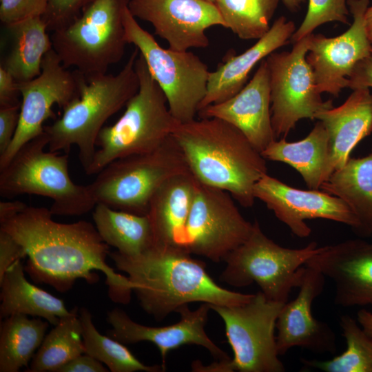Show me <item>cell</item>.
Segmentation results:
<instances>
[{
  "label": "cell",
  "instance_id": "cell-38",
  "mask_svg": "<svg viewBox=\"0 0 372 372\" xmlns=\"http://www.w3.org/2000/svg\"><path fill=\"white\" fill-rule=\"evenodd\" d=\"M25 256L23 247L10 234L0 229V280L14 262Z\"/></svg>",
  "mask_w": 372,
  "mask_h": 372
},
{
  "label": "cell",
  "instance_id": "cell-20",
  "mask_svg": "<svg viewBox=\"0 0 372 372\" xmlns=\"http://www.w3.org/2000/svg\"><path fill=\"white\" fill-rule=\"evenodd\" d=\"M305 266L332 281L336 305H372V242L351 239L322 247Z\"/></svg>",
  "mask_w": 372,
  "mask_h": 372
},
{
  "label": "cell",
  "instance_id": "cell-37",
  "mask_svg": "<svg viewBox=\"0 0 372 372\" xmlns=\"http://www.w3.org/2000/svg\"><path fill=\"white\" fill-rule=\"evenodd\" d=\"M48 0H0V20L8 25L23 19L42 17Z\"/></svg>",
  "mask_w": 372,
  "mask_h": 372
},
{
  "label": "cell",
  "instance_id": "cell-31",
  "mask_svg": "<svg viewBox=\"0 0 372 372\" xmlns=\"http://www.w3.org/2000/svg\"><path fill=\"white\" fill-rule=\"evenodd\" d=\"M85 353L82 324L76 307L60 318L31 360L28 372H56L61 366Z\"/></svg>",
  "mask_w": 372,
  "mask_h": 372
},
{
  "label": "cell",
  "instance_id": "cell-44",
  "mask_svg": "<svg viewBox=\"0 0 372 372\" xmlns=\"http://www.w3.org/2000/svg\"><path fill=\"white\" fill-rule=\"evenodd\" d=\"M357 321L363 330L372 338V313L362 309L357 313Z\"/></svg>",
  "mask_w": 372,
  "mask_h": 372
},
{
  "label": "cell",
  "instance_id": "cell-4",
  "mask_svg": "<svg viewBox=\"0 0 372 372\" xmlns=\"http://www.w3.org/2000/svg\"><path fill=\"white\" fill-rule=\"evenodd\" d=\"M139 50L135 47L116 74L85 75L79 72V96L63 109L61 118L44 126L52 152L68 153L73 145L86 170L94 156L98 135L106 121L125 106L139 88L135 63Z\"/></svg>",
  "mask_w": 372,
  "mask_h": 372
},
{
  "label": "cell",
  "instance_id": "cell-25",
  "mask_svg": "<svg viewBox=\"0 0 372 372\" xmlns=\"http://www.w3.org/2000/svg\"><path fill=\"white\" fill-rule=\"evenodd\" d=\"M286 137L273 141L261 154L266 159L285 163L301 175L311 189H320L331 175L327 131L318 121L303 139L289 142Z\"/></svg>",
  "mask_w": 372,
  "mask_h": 372
},
{
  "label": "cell",
  "instance_id": "cell-1",
  "mask_svg": "<svg viewBox=\"0 0 372 372\" xmlns=\"http://www.w3.org/2000/svg\"><path fill=\"white\" fill-rule=\"evenodd\" d=\"M50 209L26 205L14 216L0 223L25 249L28 260L25 271L38 283L61 293L72 288L77 279L98 281L94 271L103 273L108 296L118 303L128 304L133 284L106 262L109 245L90 222L61 223L52 219Z\"/></svg>",
  "mask_w": 372,
  "mask_h": 372
},
{
  "label": "cell",
  "instance_id": "cell-18",
  "mask_svg": "<svg viewBox=\"0 0 372 372\" xmlns=\"http://www.w3.org/2000/svg\"><path fill=\"white\" fill-rule=\"evenodd\" d=\"M211 308L207 303H202L198 309L191 311L188 305L180 307V320L165 327H149L133 321L127 313L114 308L107 313V321L112 329L107 331V335L123 344H133L139 342H150L158 349L163 366L168 352L184 344H196L205 347L219 360H227L229 358L207 335L205 327Z\"/></svg>",
  "mask_w": 372,
  "mask_h": 372
},
{
  "label": "cell",
  "instance_id": "cell-23",
  "mask_svg": "<svg viewBox=\"0 0 372 372\" xmlns=\"http://www.w3.org/2000/svg\"><path fill=\"white\" fill-rule=\"evenodd\" d=\"M325 127L331 174L342 167L354 147L372 132V94L368 87L353 90L340 106L318 112Z\"/></svg>",
  "mask_w": 372,
  "mask_h": 372
},
{
  "label": "cell",
  "instance_id": "cell-35",
  "mask_svg": "<svg viewBox=\"0 0 372 372\" xmlns=\"http://www.w3.org/2000/svg\"><path fill=\"white\" fill-rule=\"evenodd\" d=\"M347 0H309L305 17L290 39L293 44L312 34L324 23L338 21L349 24Z\"/></svg>",
  "mask_w": 372,
  "mask_h": 372
},
{
  "label": "cell",
  "instance_id": "cell-46",
  "mask_svg": "<svg viewBox=\"0 0 372 372\" xmlns=\"http://www.w3.org/2000/svg\"><path fill=\"white\" fill-rule=\"evenodd\" d=\"M285 6L292 12L298 11L301 4L305 2V0H281Z\"/></svg>",
  "mask_w": 372,
  "mask_h": 372
},
{
  "label": "cell",
  "instance_id": "cell-27",
  "mask_svg": "<svg viewBox=\"0 0 372 372\" xmlns=\"http://www.w3.org/2000/svg\"><path fill=\"white\" fill-rule=\"evenodd\" d=\"M4 26L10 38V48L0 66L19 83L36 78L41 72L45 54L52 49L42 17H29Z\"/></svg>",
  "mask_w": 372,
  "mask_h": 372
},
{
  "label": "cell",
  "instance_id": "cell-40",
  "mask_svg": "<svg viewBox=\"0 0 372 372\" xmlns=\"http://www.w3.org/2000/svg\"><path fill=\"white\" fill-rule=\"evenodd\" d=\"M21 95L17 81L3 67L0 66V107L21 105L18 96Z\"/></svg>",
  "mask_w": 372,
  "mask_h": 372
},
{
  "label": "cell",
  "instance_id": "cell-39",
  "mask_svg": "<svg viewBox=\"0 0 372 372\" xmlns=\"http://www.w3.org/2000/svg\"><path fill=\"white\" fill-rule=\"evenodd\" d=\"M21 105L0 107V155L10 145L17 131Z\"/></svg>",
  "mask_w": 372,
  "mask_h": 372
},
{
  "label": "cell",
  "instance_id": "cell-33",
  "mask_svg": "<svg viewBox=\"0 0 372 372\" xmlns=\"http://www.w3.org/2000/svg\"><path fill=\"white\" fill-rule=\"evenodd\" d=\"M339 323L346 350L329 360L302 359L303 365L325 372H372V338L350 316H342Z\"/></svg>",
  "mask_w": 372,
  "mask_h": 372
},
{
  "label": "cell",
  "instance_id": "cell-28",
  "mask_svg": "<svg viewBox=\"0 0 372 372\" xmlns=\"http://www.w3.org/2000/svg\"><path fill=\"white\" fill-rule=\"evenodd\" d=\"M320 189L342 199L359 222L355 234L372 236V149L361 158H349Z\"/></svg>",
  "mask_w": 372,
  "mask_h": 372
},
{
  "label": "cell",
  "instance_id": "cell-5",
  "mask_svg": "<svg viewBox=\"0 0 372 372\" xmlns=\"http://www.w3.org/2000/svg\"><path fill=\"white\" fill-rule=\"evenodd\" d=\"M135 68L139 79L138 90L126 104L122 116L100 131L94 156L85 170L87 175L98 174L115 160L156 149L172 135L179 123L140 53Z\"/></svg>",
  "mask_w": 372,
  "mask_h": 372
},
{
  "label": "cell",
  "instance_id": "cell-2",
  "mask_svg": "<svg viewBox=\"0 0 372 372\" xmlns=\"http://www.w3.org/2000/svg\"><path fill=\"white\" fill-rule=\"evenodd\" d=\"M109 256L127 275L143 309L156 321L189 303L234 306L253 296L218 285L207 273L205 263L181 246L154 245L137 256L115 251H110Z\"/></svg>",
  "mask_w": 372,
  "mask_h": 372
},
{
  "label": "cell",
  "instance_id": "cell-3",
  "mask_svg": "<svg viewBox=\"0 0 372 372\" xmlns=\"http://www.w3.org/2000/svg\"><path fill=\"white\" fill-rule=\"evenodd\" d=\"M172 136L198 181L229 192L244 207L254 205V187L267 174L266 159L238 128L200 118L179 123Z\"/></svg>",
  "mask_w": 372,
  "mask_h": 372
},
{
  "label": "cell",
  "instance_id": "cell-17",
  "mask_svg": "<svg viewBox=\"0 0 372 372\" xmlns=\"http://www.w3.org/2000/svg\"><path fill=\"white\" fill-rule=\"evenodd\" d=\"M128 8L176 51L205 48L209 44L206 30L226 27L216 6L204 0H130Z\"/></svg>",
  "mask_w": 372,
  "mask_h": 372
},
{
  "label": "cell",
  "instance_id": "cell-36",
  "mask_svg": "<svg viewBox=\"0 0 372 372\" xmlns=\"http://www.w3.org/2000/svg\"><path fill=\"white\" fill-rule=\"evenodd\" d=\"M93 0H48L42 19L48 31L60 29L74 20Z\"/></svg>",
  "mask_w": 372,
  "mask_h": 372
},
{
  "label": "cell",
  "instance_id": "cell-42",
  "mask_svg": "<svg viewBox=\"0 0 372 372\" xmlns=\"http://www.w3.org/2000/svg\"><path fill=\"white\" fill-rule=\"evenodd\" d=\"M103 363L87 353L81 354L69 361L56 372H107Z\"/></svg>",
  "mask_w": 372,
  "mask_h": 372
},
{
  "label": "cell",
  "instance_id": "cell-7",
  "mask_svg": "<svg viewBox=\"0 0 372 372\" xmlns=\"http://www.w3.org/2000/svg\"><path fill=\"white\" fill-rule=\"evenodd\" d=\"M284 302L268 299L261 291L247 302L234 306L209 304L225 324L234 358L205 366L196 360L197 372H283L276 345V321Z\"/></svg>",
  "mask_w": 372,
  "mask_h": 372
},
{
  "label": "cell",
  "instance_id": "cell-34",
  "mask_svg": "<svg viewBox=\"0 0 372 372\" xmlns=\"http://www.w3.org/2000/svg\"><path fill=\"white\" fill-rule=\"evenodd\" d=\"M280 0H216L226 28L244 40L259 39L269 30Z\"/></svg>",
  "mask_w": 372,
  "mask_h": 372
},
{
  "label": "cell",
  "instance_id": "cell-24",
  "mask_svg": "<svg viewBox=\"0 0 372 372\" xmlns=\"http://www.w3.org/2000/svg\"><path fill=\"white\" fill-rule=\"evenodd\" d=\"M196 185V179L189 171L171 177L155 192L147 214L154 245L183 247Z\"/></svg>",
  "mask_w": 372,
  "mask_h": 372
},
{
  "label": "cell",
  "instance_id": "cell-14",
  "mask_svg": "<svg viewBox=\"0 0 372 372\" xmlns=\"http://www.w3.org/2000/svg\"><path fill=\"white\" fill-rule=\"evenodd\" d=\"M17 86L21 96L19 124L10 145L0 155V169L23 145L43 132L44 122L54 116L55 104L63 108L79 96V72L65 68L51 49L43 59L41 74L30 81L17 82Z\"/></svg>",
  "mask_w": 372,
  "mask_h": 372
},
{
  "label": "cell",
  "instance_id": "cell-16",
  "mask_svg": "<svg viewBox=\"0 0 372 372\" xmlns=\"http://www.w3.org/2000/svg\"><path fill=\"white\" fill-rule=\"evenodd\" d=\"M253 192L256 199L263 202L299 238L311 233L307 220H333L349 226L355 233L360 225L342 199L321 189L294 188L266 174L255 184Z\"/></svg>",
  "mask_w": 372,
  "mask_h": 372
},
{
  "label": "cell",
  "instance_id": "cell-9",
  "mask_svg": "<svg viewBox=\"0 0 372 372\" xmlns=\"http://www.w3.org/2000/svg\"><path fill=\"white\" fill-rule=\"evenodd\" d=\"M189 171L171 136L152 152L112 161L87 186L96 205L146 215L157 189L171 177Z\"/></svg>",
  "mask_w": 372,
  "mask_h": 372
},
{
  "label": "cell",
  "instance_id": "cell-41",
  "mask_svg": "<svg viewBox=\"0 0 372 372\" xmlns=\"http://www.w3.org/2000/svg\"><path fill=\"white\" fill-rule=\"evenodd\" d=\"M348 81V87L352 90L372 87V50L368 56L356 64Z\"/></svg>",
  "mask_w": 372,
  "mask_h": 372
},
{
  "label": "cell",
  "instance_id": "cell-15",
  "mask_svg": "<svg viewBox=\"0 0 372 372\" xmlns=\"http://www.w3.org/2000/svg\"><path fill=\"white\" fill-rule=\"evenodd\" d=\"M347 3L353 19L349 29L335 37L310 34L306 56L320 92L335 97L348 87V78L356 64L372 50L365 23L369 0H347Z\"/></svg>",
  "mask_w": 372,
  "mask_h": 372
},
{
  "label": "cell",
  "instance_id": "cell-13",
  "mask_svg": "<svg viewBox=\"0 0 372 372\" xmlns=\"http://www.w3.org/2000/svg\"><path fill=\"white\" fill-rule=\"evenodd\" d=\"M233 198L229 192L196 180L183 247L218 262L242 245L253 223L243 217Z\"/></svg>",
  "mask_w": 372,
  "mask_h": 372
},
{
  "label": "cell",
  "instance_id": "cell-47",
  "mask_svg": "<svg viewBox=\"0 0 372 372\" xmlns=\"http://www.w3.org/2000/svg\"><path fill=\"white\" fill-rule=\"evenodd\" d=\"M204 1H208V2L214 3V4H215L216 2V0H204Z\"/></svg>",
  "mask_w": 372,
  "mask_h": 372
},
{
  "label": "cell",
  "instance_id": "cell-6",
  "mask_svg": "<svg viewBox=\"0 0 372 372\" xmlns=\"http://www.w3.org/2000/svg\"><path fill=\"white\" fill-rule=\"evenodd\" d=\"M45 131L23 145L0 169V194H35L52 200L53 215L81 216L96 205L87 185L76 184L68 170V154L45 151Z\"/></svg>",
  "mask_w": 372,
  "mask_h": 372
},
{
  "label": "cell",
  "instance_id": "cell-10",
  "mask_svg": "<svg viewBox=\"0 0 372 372\" xmlns=\"http://www.w3.org/2000/svg\"><path fill=\"white\" fill-rule=\"evenodd\" d=\"M322 249L316 242L300 249L282 247L255 220L249 238L223 260L226 267L220 278L236 287L255 282L268 299L285 303L292 289L300 285L307 260Z\"/></svg>",
  "mask_w": 372,
  "mask_h": 372
},
{
  "label": "cell",
  "instance_id": "cell-11",
  "mask_svg": "<svg viewBox=\"0 0 372 372\" xmlns=\"http://www.w3.org/2000/svg\"><path fill=\"white\" fill-rule=\"evenodd\" d=\"M123 23L127 43L139 50L148 70L163 91L169 110L179 123L195 119L205 96L210 71L207 65L189 51L161 47L137 22L127 8Z\"/></svg>",
  "mask_w": 372,
  "mask_h": 372
},
{
  "label": "cell",
  "instance_id": "cell-43",
  "mask_svg": "<svg viewBox=\"0 0 372 372\" xmlns=\"http://www.w3.org/2000/svg\"><path fill=\"white\" fill-rule=\"evenodd\" d=\"M27 205L23 202L1 201L0 202V223L6 220L22 210Z\"/></svg>",
  "mask_w": 372,
  "mask_h": 372
},
{
  "label": "cell",
  "instance_id": "cell-32",
  "mask_svg": "<svg viewBox=\"0 0 372 372\" xmlns=\"http://www.w3.org/2000/svg\"><path fill=\"white\" fill-rule=\"evenodd\" d=\"M82 324V335L85 353L107 366L112 372H160L163 365L148 366L138 360L124 344L101 334L96 329L90 312L84 307L79 309Z\"/></svg>",
  "mask_w": 372,
  "mask_h": 372
},
{
  "label": "cell",
  "instance_id": "cell-19",
  "mask_svg": "<svg viewBox=\"0 0 372 372\" xmlns=\"http://www.w3.org/2000/svg\"><path fill=\"white\" fill-rule=\"evenodd\" d=\"M325 278L318 270L304 265L297 296L284 304L277 318L279 355L296 347L317 353L336 351V338L332 329L316 319L311 313L313 300L323 291Z\"/></svg>",
  "mask_w": 372,
  "mask_h": 372
},
{
  "label": "cell",
  "instance_id": "cell-30",
  "mask_svg": "<svg viewBox=\"0 0 372 372\" xmlns=\"http://www.w3.org/2000/svg\"><path fill=\"white\" fill-rule=\"evenodd\" d=\"M49 322L23 314L10 316L1 323L0 372H17L27 366L41 345Z\"/></svg>",
  "mask_w": 372,
  "mask_h": 372
},
{
  "label": "cell",
  "instance_id": "cell-12",
  "mask_svg": "<svg viewBox=\"0 0 372 372\" xmlns=\"http://www.w3.org/2000/svg\"><path fill=\"white\" fill-rule=\"evenodd\" d=\"M309 36L293 43L291 51L273 52L265 59L269 73L271 124L276 138L286 137L301 119H315L332 108L323 101L306 56Z\"/></svg>",
  "mask_w": 372,
  "mask_h": 372
},
{
  "label": "cell",
  "instance_id": "cell-26",
  "mask_svg": "<svg viewBox=\"0 0 372 372\" xmlns=\"http://www.w3.org/2000/svg\"><path fill=\"white\" fill-rule=\"evenodd\" d=\"M21 260L14 262L0 280V316L14 314L43 318L53 326L70 313L64 302L31 284L25 277Z\"/></svg>",
  "mask_w": 372,
  "mask_h": 372
},
{
  "label": "cell",
  "instance_id": "cell-8",
  "mask_svg": "<svg viewBox=\"0 0 372 372\" xmlns=\"http://www.w3.org/2000/svg\"><path fill=\"white\" fill-rule=\"evenodd\" d=\"M130 0H93L67 25L52 32V49L67 69L105 74L124 56L123 17Z\"/></svg>",
  "mask_w": 372,
  "mask_h": 372
},
{
  "label": "cell",
  "instance_id": "cell-29",
  "mask_svg": "<svg viewBox=\"0 0 372 372\" xmlns=\"http://www.w3.org/2000/svg\"><path fill=\"white\" fill-rule=\"evenodd\" d=\"M92 218L103 241L121 254L137 256L154 245L152 225L147 214L117 210L98 203Z\"/></svg>",
  "mask_w": 372,
  "mask_h": 372
},
{
  "label": "cell",
  "instance_id": "cell-45",
  "mask_svg": "<svg viewBox=\"0 0 372 372\" xmlns=\"http://www.w3.org/2000/svg\"><path fill=\"white\" fill-rule=\"evenodd\" d=\"M365 23L368 37L372 43V6L365 12Z\"/></svg>",
  "mask_w": 372,
  "mask_h": 372
},
{
  "label": "cell",
  "instance_id": "cell-22",
  "mask_svg": "<svg viewBox=\"0 0 372 372\" xmlns=\"http://www.w3.org/2000/svg\"><path fill=\"white\" fill-rule=\"evenodd\" d=\"M295 31L293 21L280 17L254 45L240 54L229 55L214 71L209 72L206 94L198 112L207 105L223 102L240 91L255 65L279 48L288 44Z\"/></svg>",
  "mask_w": 372,
  "mask_h": 372
},
{
  "label": "cell",
  "instance_id": "cell-21",
  "mask_svg": "<svg viewBox=\"0 0 372 372\" xmlns=\"http://www.w3.org/2000/svg\"><path fill=\"white\" fill-rule=\"evenodd\" d=\"M200 118L215 117L238 128L262 153L276 140L271 124L269 73L266 59L252 79L232 97L206 106Z\"/></svg>",
  "mask_w": 372,
  "mask_h": 372
}]
</instances>
